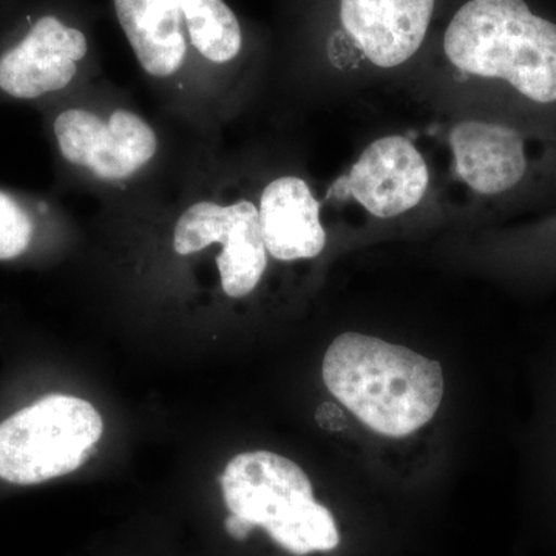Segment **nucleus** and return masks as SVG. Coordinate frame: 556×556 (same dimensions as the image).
I'll use <instances>...</instances> for the list:
<instances>
[{
	"mask_svg": "<svg viewBox=\"0 0 556 556\" xmlns=\"http://www.w3.org/2000/svg\"><path fill=\"white\" fill-rule=\"evenodd\" d=\"M321 375L332 396L387 438L415 433L433 419L444 397L438 361L358 332L331 343Z\"/></svg>",
	"mask_w": 556,
	"mask_h": 556,
	"instance_id": "obj_1",
	"label": "nucleus"
},
{
	"mask_svg": "<svg viewBox=\"0 0 556 556\" xmlns=\"http://www.w3.org/2000/svg\"><path fill=\"white\" fill-rule=\"evenodd\" d=\"M444 50L463 72L506 80L540 104L556 101V24L525 0H470L450 22Z\"/></svg>",
	"mask_w": 556,
	"mask_h": 556,
	"instance_id": "obj_2",
	"label": "nucleus"
},
{
	"mask_svg": "<svg viewBox=\"0 0 556 556\" xmlns=\"http://www.w3.org/2000/svg\"><path fill=\"white\" fill-rule=\"evenodd\" d=\"M230 515L269 536L294 555L339 546V530L327 507L314 500L305 471L288 457L249 452L230 459L222 477Z\"/></svg>",
	"mask_w": 556,
	"mask_h": 556,
	"instance_id": "obj_3",
	"label": "nucleus"
},
{
	"mask_svg": "<svg viewBox=\"0 0 556 556\" xmlns=\"http://www.w3.org/2000/svg\"><path fill=\"white\" fill-rule=\"evenodd\" d=\"M104 424L90 402L51 394L0 424V478L31 485L64 477L90 459Z\"/></svg>",
	"mask_w": 556,
	"mask_h": 556,
	"instance_id": "obj_4",
	"label": "nucleus"
},
{
	"mask_svg": "<svg viewBox=\"0 0 556 556\" xmlns=\"http://www.w3.org/2000/svg\"><path fill=\"white\" fill-rule=\"evenodd\" d=\"M89 36L56 10H39L0 51V90L35 100L65 89L89 54Z\"/></svg>",
	"mask_w": 556,
	"mask_h": 556,
	"instance_id": "obj_5",
	"label": "nucleus"
},
{
	"mask_svg": "<svg viewBox=\"0 0 556 556\" xmlns=\"http://www.w3.org/2000/svg\"><path fill=\"white\" fill-rule=\"evenodd\" d=\"M214 243L225 244L217 258L223 291L236 299L251 294L268 265L255 204L241 200L219 206L201 201L179 217L174 232L177 254H195Z\"/></svg>",
	"mask_w": 556,
	"mask_h": 556,
	"instance_id": "obj_6",
	"label": "nucleus"
},
{
	"mask_svg": "<svg viewBox=\"0 0 556 556\" xmlns=\"http://www.w3.org/2000/svg\"><path fill=\"white\" fill-rule=\"evenodd\" d=\"M54 135L68 163L102 179L130 177L159 149L152 127L127 110H116L108 123L89 110H65L54 123Z\"/></svg>",
	"mask_w": 556,
	"mask_h": 556,
	"instance_id": "obj_7",
	"label": "nucleus"
},
{
	"mask_svg": "<svg viewBox=\"0 0 556 556\" xmlns=\"http://www.w3.org/2000/svg\"><path fill=\"white\" fill-rule=\"evenodd\" d=\"M430 174L419 150L405 137L391 135L369 144L350 174L332 182L328 197H353L369 214L391 218L417 206Z\"/></svg>",
	"mask_w": 556,
	"mask_h": 556,
	"instance_id": "obj_8",
	"label": "nucleus"
},
{
	"mask_svg": "<svg viewBox=\"0 0 556 556\" xmlns=\"http://www.w3.org/2000/svg\"><path fill=\"white\" fill-rule=\"evenodd\" d=\"M434 0H340L343 28L382 68L404 64L426 39Z\"/></svg>",
	"mask_w": 556,
	"mask_h": 556,
	"instance_id": "obj_9",
	"label": "nucleus"
},
{
	"mask_svg": "<svg viewBox=\"0 0 556 556\" xmlns=\"http://www.w3.org/2000/svg\"><path fill=\"white\" fill-rule=\"evenodd\" d=\"M260 229L266 251L283 262L314 258L324 251L327 233L320 222V203L298 177L274 179L263 190Z\"/></svg>",
	"mask_w": 556,
	"mask_h": 556,
	"instance_id": "obj_10",
	"label": "nucleus"
},
{
	"mask_svg": "<svg viewBox=\"0 0 556 556\" xmlns=\"http://www.w3.org/2000/svg\"><path fill=\"white\" fill-rule=\"evenodd\" d=\"M450 146L459 177L484 195L510 190L526 174L521 135L503 124L466 121L450 131Z\"/></svg>",
	"mask_w": 556,
	"mask_h": 556,
	"instance_id": "obj_11",
	"label": "nucleus"
},
{
	"mask_svg": "<svg viewBox=\"0 0 556 556\" xmlns=\"http://www.w3.org/2000/svg\"><path fill=\"white\" fill-rule=\"evenodd\" d=\"M113 7L144 72L169 78L185 67L192 47L182 0H113Z\"/></svg>",
	"mask_w": 556,
	"mask_h": 556,
	"instance_id": "obj_12",
	"label": "nucleus"
},
{
	"mask_svg": "<svg viewBox=\"0 0 556 556\" xmlns=\"http://www.w3.org/2000/svg\"><path fill=\"white\" fill-rule=\"evenodd\" d=\"M192 50L212 64H228L243 50V28L225 0H182Z\"/></svg>",
	"mask_w": 556,
	"mask_h": 556,
	"instance_id": "obj_13",
	"label": "nucleus"
},
{
	"mask_svg": "<svg viewBox=\"0 0 556 556\" xmlns=\"http://www.w3.org/2000/svg\"><path fill=\"white\" fill-rule=\"evenodd\" d=\"M31 237L30 215L13 195L0 190V262L24 254Z\"/></svg>",
	"mask_w": 556,
	"mask_h": 556,
	"instance_id": "obj_14",
	"label": "nucleus"
},
{
	"mask_svg": "<svg viewBox=\"0 0 556 556\" xmlns=\"http://www.w3.org/2000/svg\"><path fill=\"white\" fill-rule=\"evenodd\" d=\"M225 527L229 535L239 541L247 540L251 530L254 529L249 522L236 517V515H230V517L226 519Z\"/></svg>",
	"mask_w": 556,
	"mask_h": 556,
	"instance_id": "obj_15",
	"label": "nucleus"
}]
</instances>
